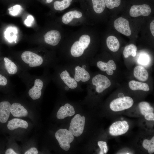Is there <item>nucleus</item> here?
Returning <instances> with one entry per match:
<instances>
[{
    "instance_id": "f257e3e1",
    "label": "nucleus",
    "mask_w": 154,
    "mask_h": 154,
    "mask_svg": "<svg viewBox=\"0 0 154 154\" xmlns=\"http://www.w3.org/2000/svg\"><path fill=\"white\" fill-rule=\"evenodd\" d=\"M90 42V38L87 35H83L80 37L79 41L75 42L70 49L72 55L76 57L81 56L84 50L88 46Z\"/></svg>"
},
{
    "instance_id": "f03ea898",
    "label": "nucleus",
    "mask_w": 154,
    "mask_h": 154,
    "mask_svg": "<svg viewBox=\"0 0 154 154\" xmlns=\"http://www.w3.org/2000/svg\"><path fill=\"white\" fill-rule=\"evenodd\" d=\"M55 137L60 147L63 150L67 151L70 147V143L74 139V135L69 130L61 129L57 130L55 133Z\"/></svg>"
},
{
    "instance_id": "7ed1b4c3",
    "label": "nucleus",
    "mask_w": 154,
    "mask_h": 154,
    "mask_svg": "<svg viewBox=\"0 0 154 154\" xmlns=\"http://www.w3.org/2000/svg\"><path fill=\"white\" fill-rule=\"evenodd\" d=\"M85 124V117L76 114L71 121L69 130L74 136H79L83 132Z\"/></svg>"
},
{
    "instance_id": "20e7f679",
    "label": "nucleus",
    "mask_w": 154,
    "mask_h": 154,
    "mask_svg": "<svg viewBox=\"0 0 154 154\" xmlns=\"http://www.w3.org/2000/svg\"><path fill=\"white\" fill-rule=\"evenodd\" d=\"M134 101L130 97L124 96L113 100L110 103V109L114 112L121 111L131 108Z\"/></svg>"
},
{
    "instance_id": "39448f33",
    "label": "nucleus",
    "mask_w": 154,
    "mask_h": 154,
    "mask_svg": "<svg viewBox=\"0 0 154 154\" xmlns=\"http://www.w3.org/2000/svg\"><path fill=\"white\" fill-rule=\"evenodd\" d=\"M21 57L26 63L29 64L31 67L38 66L43 62L42 57L30 51H25L22 53Z\"/></svg>"
},
{
    "instance_id": "423d86ee",
    "label": "nucleus",
    "mask_w": 154,
    "mask_h": 154,
    "mask_svg": "<svg viewBox=\"0 0 154 154\" xmlns=\"http://www.w3.org/2000/svg\"><path fill=\"white\" fill-rule=\"evenodd\" d=\"M92 82L96 86V91L98 93L102 92L111 85V82L107 77L100 74L94 77L92 79Z\"/></svg>"
},
{
    "instance_id": "0eeeda50",
    "label": "nucleus",
    "mask_w": 154,
    "mask_h": 154,
    "mask_svg": "<svg viewBox=\"0 0 154 154\" xmlns=\"http://www.w3.org/2000/svg\"><path fill=\"white\" fill-rule=\"evenodd\" d=\"M129 128V125L126 121H118L114 123L110 126L109 132L112 135L118 136L126 133Z\"/></svg>"
},
{
    "instance_id": "6e6552de",
    "label": "nucleus",
    "mask_w": 154,
    "mask_h": 154,
    "mask_svg": "<svg viewBox=\"0 0 154 154\" xmlns=\"http://www.w3.org/2000/svg\"><path fill=\"white\" fill-rule=\"evenodd\" d=\"M151 12V7L148 5H135L131 7L129 15L132 17H137L140 16H147L149 15Z\"/></svg>"
},
{
    "instance_id": "1a4fd4ad",
    "label": "nucleus",
    "mask_w": 154,
    "mask_h": 154,
    "mask_svg": "<svg viewBox=\"0 0 154 154\" xmlns=\"http://www.w3.org/2000/svg\"><path fill=\"white\" fill-rule=\"evenodd\" d=\"M114 25L116 29L120 33L127 36L131 35L129 22L126 19L119 17L114 21Z\"/></svg>"
},
{
    "instance_id": "9d476101",
    "label": "nucleus",
    "mask_w": 154,
    "mask_h": 154,
    "mask_svg": "<svg viewBox=\"0 0 154 154\" xmlns=\"http://www.w3.org/2000/svg\"><path fill=\"white\" fill-rule=\"evenodd\" d=\"M45 42L48 44L53 46L57 45L60 41L61 35L57 30H51L48 32L44 35Z\"/></svg>"
},
{
    "instance_id": "9b49d317",
    "label": "nucleus",
    "mask_w": 154,
    "mask_h": 154,
    "mask_svg": "<svg viewBox=\"0 0 154 154\" xmlns=\"http://www.w3.org/2000/svg\"><path fill=\"white\" fill-rule=\"evenodd\" d=\"M43 86L42 81L39 79L35 80L34 86L29 91V94L33 100L39 98L41 94V90Z\"/></svg>"
},
{
    "instance_id": "f8f14e48",
    "label": "nucleus",
    "mask_w": 154,
    "mask_h": 154,
    "mask_svg": "<svg viewBox=\"0 0 154 154\" xmlns=\"http://www.w3.org/2000/svg\"><path fill=\"white\" fill-rule=\"evenodd\" d=\"M75 113L74 107L68 103L60 107L58 111L56 117L59 119H63L67 117L73 116Z\"/></svg>"
},
{
    "instance_id": "ddd939ff",
    "label": "nucleus",
    "mask_w": 154,
    "mask_h": 154,
    "mask_svg": "<svg viewBox=\"0 0 154 154\" xmlns=\"http://www.w3.org/2000/svg\"><path fill=\"white\" fill-rule=\"evenodd\" d=\"M11 105L7 101H3L0 103V122L6 123L7 121L10 113Z\"/></svg>"
},
{
    "instance_id": "4468645a",
    "label": "nucleus",
    "mask_w": 154,
    "mask_h": 154,
    "mask_svg": "<svg viewBox=\"0 0 154 154\" xmlns=\"http://www.w3.org/2000/svg\"><path fill=\"white\" fill-rule=\"evenodd\" d=\"M97 65L101 70L106 71L107 74L109 75H112L114 73L113 70H115L116 68V65L112 60H109L107 63L99 61L97 63Z\"/></svg>"
},
{
    "instance_id": "2eb2a0df",
    "label": "nucleus",
    "mask_w": 154,
    "mask_h": 154,
    "mask_svg": "<svg viewBox=\"0 0 154 154\" xmlns=\"http://www.w3.org/2000/svg\"><path fill=\"white\" fill-rule=\"evenodd\" d=\"M10 112L13 116L17 117H25L28 114L27 110L18 103H14L11 105Z\"/></svg>"
},
{
    "instance_id": "dca6fc26",
    "label": "nucleus",
    "mask_w": 154,
    "mask_h": 154,
    "mask_svg": "<svg viewBox=\"0 0 154 154\" xmlns=\"http://www.w3.org/2000/svg\"><path fill=\"white\" fill-rule=\"evenodd\" d=\"M75 72L74 78L76 82L81 80L82 82H85L90 79V74L85 69L77 66L75 68Z\"/></svg>"
},
{
    "instance_id": "f3484780",
    "label": "nucleus",
    "mask_w": 154,
    "mask_h": 154,
    "mask_svg": "<svg viewBox=\"0 0 154 154\" xmlns=\"http://www.w3.org/2000/svg\"><path fill=\"white\" fill-rule=\"evenodd\" d=\"M28 126V123L26 121L16 118L9 121L7 125L8 129L11 130H13L19 127L26 129Z\"/></svg>"
},
{
    "instance_id": "a211bd4d",
    "label": "nucleus",
    "mask_w": 154,
    "mask_h": 154,
    "mask_svg": "<svg viewBox=\"0 0 154 154\" xmlns=\"http://www.w3.org/2000/svg\"><path fill=\"white\" fill-rule=\"evenodd\" d=\"M133 74L135 78L141 81L147 80L149 74L146 70L141 66H136L134 68Z\"/></svg>"
},
{
    "instance_id": "6ab92c4d",
    "label": "nucleus",
    "mask_w": 154,
    "mask_h": 154,
    "mask_svg": "<svg viewBox=\"0 0 154 154\" xmlns=\"http://www.w3.org/2000/svg\"><path fill=\"white\" fill-rule=\"evenodd\" d=\"M60 77L64 83L70 88L74 89L78 86L77 82L74 78L71 77L69 73L66 70L62 72Z\"/></svg>"
},
{
    "instance_id": "aec40b11",
    "label": "nucleus",
    "mask_w": 154,
    "mask_h": 154,
    "mask_svg": "<svg viewBox=\"0 0 154 154\" xmlns=\"http://www.w3.org/2000/svg\"><path fill=\"white\" fill-rule=\"evenodd\" d=\"M82 14L80 11L77 10L69 11L65 13L62 17V21L65 24L69 23L73 18H79L82 17Z\"/></svg>"
},
{
    "instance_id": "412c9836",
    "label": "nucleus",
    "mask_w": 154,
    "mask_h": 154,
    "mask_svg": "<svg viewBox=\"0 0 154 154\" xmlns=\"http://www.w3.org/2000/svg\"><path fill=\"white\" fill-rule=\"evenodd\" d=\"M106 44L109 49L114 52L117 51L119 47V43L117 38L114 36H110L106 39Z\"/></svg>"
},
{
    "instance_id": "4be33fe9",
    "label": "nucleus",
    "mask_w": 154,
    "mask_h": 154,
    "mask_svg": "<svg viewBox=\"0 0 154 154\" xmlns=\"http://www.w3.org/2000/svg\"><path fill=\"white\" fill-rule=\"evenodd\" d=\"M129 85L130 88L133 90H141L147 92L149 90V86L147 83L135 80L130 81Z\"/></svg>"
},
{
    "instance_id": "5701e85b",
    "label": "nucleus",
    "mask_w": 154,
    "mask_h": 154,
    "mask_svg": "<svg viewBox=\"0 0 154 154\" xmlns=\"http://www.w3.org/2000/svg\"><path fill=\"white\" fill-rule=\"evenodd\" d=\"M4 60L5 68L8 74L11 75L15 74L18 70V68L16 65L7 57H5Z\"/></svg>"
},
{
    "instance_id": "b1692460",
    "label": "nucleus",
    "mask_w": 154,
    "mask_h": 154,
    "mask_svg": "<svg viewBox=\"0 0 154 154\" xmlns=\"http://www.w3.org/2000/svg\"><path fill=\"white\" fill-rule=\"evenodd\" d=\"M93 8L96 13L100 14L104 10L106 5L104 0H92Z\"/></svg>"
},
{
    "instance_id": "393cba45",
    "label": "nucleus",
    "mask_w": 154,
    "mask_h": 154,
    "mask_svg": "<svg viewBox=\"0 0 154 154\" xmlns=\"http://www.w3.org/2000/svg\"><path fill=\"white\" fill-rule=\"evenodd\" d=\"M137 50V47L135 45L130 44L125 47L123 52V55L125 58L128 57L130 56L135 57L136 55Z\"/></svg>"
},
{
    "instance_id": "a878e982",
    "label": "nucleus",
    "mask_w": 154,
    "mask_h": 154,
    "mask_svg": "<svg viewBox=\"0 0 154 154\" xmlns=\"http://www.w3.org/2000/svg\"><path fill=\"white\" fill-rule=\"evenodd\" d=\"M72 0H62L61 1H56L54 3V8L57 11L63 10L68 8L70 5Z\"/></svg>"
},
{
    "instance_id": "bb28decb",
    "label": "nucleus",
    "mask_w": 154,
    "mask_h": 154,
    "mask_svg": "<svg viewBox=\"0 0 154 154\" xmlns=\"http://www.w3.org/2000/svg\"><path fill=\"white\" fill-rule=\"evenodd\" d=\"M139 106L141 113L143 115L154 111L153 108L147 102H141L139 104Z\"/></svg>"
},
{
    "instance_id": "cd10ccee",
    "label": "nucleus",
    "mask_w": 154,
    "mask_h": 154,
    "mask_svg": "<svg viewBox=\"0 0 154 154\" xmlns=\"http://www.w3.org/2000/svg\"><path fill=\"white\" fill-rule=\"evenodd\" d=\"M142 145L146 149L149 151H151L153 153L151 149H154V137L153 136L150 140L147 139L144 140Z\"/></svg>"
},
{
    "instance_id": "c85d7f7f",
    "label": "nucleus",
    "mask_w": 154,
    "mask_h": 154,
    "mask_svg": "<svg viewBox=\"0 0 154 154\" xmlns=\"http://www.w3.org/2000/svg\"><path fill=\"white\" fill-rule=\"evenodd\" d=\"M106 6L110 9L118 7L121 3V0H104Z\"/></svg>"
},
{
    "instance_id": "c756f323",
    "label": "nucleus",
    "mask_w": 154,
    "mask_h": 154,
    "mask_svg": "<svg viewBox=\"0 0 154 154\" xmlns=\"http://www.w3.org/2000/svg\"><path fill=\"white\" fill-rule=\"evenodd\" d=\"M21 6L18 5H15L9 9V13L11 15L15 16L19 13L21 10Z\"/></svg>"
},
{
    "instance_id": "7c9ffc66",
    "label": "nucleus",
    "mask_w": 154,
    "mask_h": 154,
    "mask_svg": "<svg viewBox=\"0 0 154 154\" xmlns=\"http://www.w3.org/2000/svg\"><path fill=\"white\" fill-rule=\"evenodd\" d=\"M149 61V58L145 54L141 56L139 58L138 61L142 65H146L148 64Z\"/></svg>"
},
{
    "instance_id": "2f4dec72",
    "label": "nucleus",
    "mask_w": 154,
    "mask_h": 154,
    "mask_svg": "<svg viewBox=\"0 0 154 154\" xmlns=\"http://www.w3.org/2000/svg\"><path fill=\"white\" fill-rule=\"evenodd\" d=\"M34 20L33 16L31 15H29L28 16L27 19L24 21V23L26 25L30 27L32 24Z\"/></svg>"
},
{
    "instance_id": "473e14b6",
    "label": "nucleus",
    "mask_w": 154,
    "mask_h": 154,
    "mask_svg": "<svg viewBox=\"0 0 154 154\" xmlns=\"http://www.w3.org/2000/svg\"><path fill=\"white\" fill-rule=\"evenodd\" d=\"M98 145L100 149V154H104V150L105 146L107 145V143L106 142L103 141H99L98 142Z\"/></svg>"
},
{
    "instance_id": "72a5a7b5",
    "label": "nucleus",
    "mask_w": 154,
    "mask_h": 154,
    "mask_svg": "<svg viewBox=\"0 0 154 154\" xmlns=\"http://www.w3.org/2000/svg\"><path fill=\"white\" fill-rule=\"evenodd\" d=\"M145 118L148 121H154V114L153 112L147 113L144 115Z\"/></svg>"
},
{
    "instance_id": "f704fd0d",
    "label": "nucleus",
    "mask_w": 154,
    "mask_h": 154,
    "mask_svg": "<svg viewBox=\"0 0 154 154\" xmlns=\"http://www.w3.org/2000/svg\"><path fill=\"white\" fill-rule=\"evenodd\" d=\"M38 152L37 149L35 147L32 148L25 153V154H37Z\"/></svg>"
},
{
    "instance_id": "c9c22d12",
    "label": "nucleus",
    "mask_w": 154,
    "mask_h": 154,
    "mask_svg": "<svg viewBox=\"0 0 154 154\" xmlns=\"http://www.w3.org/2000/svg\"><path fill=\"white\" fill-rule=\"evenodd\" d=\"M7 83V80L6 78L0 74V85L5 86Z\"/></svg>"
},
{
    "instance_id": "e433bc0d",
    "label": "nucleus",
    "mask_w": 154,
    "mask_h": 154,
    "mask_svg": "<svg viewBox=\"0 0 154 154\" xmlns=\"http://www.w3.org/2000/svg\"><path fill=\"white\" fill-rule=\"evenodd\" d=\"M150 29L152 35L154 36V20H153L150 23Z\"/></svg>"
},
{
    "instance_id": "4c0bfd02",
    "label": "nucleus",
    "mask_w": 154,
    "mask_h": 154,
    "mask_svg": "<svg viewBox=\"0 0 154 154\" xmlns=\"http://www.w3.org/2000/svg\"><path fill=\"white\" fill-rule=\"evenodd\" d=\"M6 154H17L11 148L8 149L5 152Z\"/></svg>"
},
{
    "instance_id": "58836bf2",
    "label": "nucleus",
    "mask_w": 154,
    "mask_h": 154,
    "mask_svg": "<svg viewBox=\"0 0 154 154\" xmlns=\"http://www.w3.org/2000/svg\"><path fill=\"white\" fill-rule=\"evenodd\" d=\"M118 96L119 98L124 97L123 94L122 93H119L118 95Z\"/></svg>"
},
{
    "instance_id": "ea45409f",
    "label": "nucleus",
    "mask_w": 154,
    "mask_h": 154,
    "mask_svg": "<svg viewBox=\"0 0 154 154\" xmlns=\"http://www.w3.org/2000/svg\"><path fill=\"white\" fill-rule=\"evenodd\" d=\"M46 2L47 3H50L52 2L53 1V0H46Z\"/></svg>"
},
{
    "instance_id": "a19ab883",
    "label": "nucleus",
    "mask_w": 154,
    "mask_h": 154,
    "mask_svg": "<svg viewBox=\"0 0 154 154\" xmlns=\"http://www.w3.org/2000/svg\"><path fill=\"white\" fill-rule=\"evenodd\" d=\"M69 89V88L68 86H66L65 87V89L66 90H68Z\"/></svg>"
},
{
    "instance_id": "79ce46f5",
    "label": "nucleus",
    "mask_w": 154,
    "mask_h": 154,
    "mask_svg": "<svg viewBox=\"0 0 154 154\" xmlns=\"http://www.w3.org/2000/svg\"><path fill=\"white\" fill-rule=\"evenodd\" d=\"M86 66L85 65H83L82 66V68L84 69H85L86 68Z\"/></svg>"
}]
</instances>
